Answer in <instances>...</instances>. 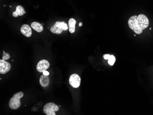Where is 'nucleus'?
Masks as SVG:
<instances>
[{"label": "nucleus", "instance_id": "nucleus-1", "mask_svg": "<svg viewBox=\"0 0 153 115\" xmlns=\"http://www.w3.org/2000/svg\"><path fill=\"white\" fill-rule=\"evenodd\" d=\"M150 22L147 17L144 14H139L138 16H132L128 20V24L129 28L135 33L140 35L149 25Z\"/></svg>", "mask_w": 153, "mask_h": 115}, {"label": "nucleus", "instance_id": "nucleus-2", "mask_svg": "<svg viewBox=\"0 0 153 115\" xmlns=\"http://www.w3.org/2000/svg\"><path fill=\"white\" fill-rule=\"evenodd\" d=\"M23 96V94L22 92H17L13 95L10 99L9 103V106L11 109L13 110L17 109L21 106L20 99Z\"/></svg>", "mask_w": 153, "mask_h": 115}, {"label": "nucleus", "instance_id": "nucleus-3", "mask_svg": "<svg viewBox=\"0 0 153 115\" xmlns=\"http://www.w3.org/2000/svg\"><path fill=\"white\" fill-rule=\"evenodd\" d=\"M68 29V25L67 23L64 22H57L51 28V32L56 34H60L63 32V30L66 31Z\"/></svg>", "mask_w": 153, "mask_h": 115}, {"label": "nucleus", "instance_id": "nucleus-4", "mask_svg": "<svg viewBox=\"0 0 153 115\" xmlns=\"http://www.w3.org/2000/svg\"><path fill=\"white\" fill-rule=\"evenodd\" d=\"M59 110V106L54 103H48L44 106L43 112L47 115H55V112Z\"/></svg>", "mask_w": 153, "mask_h": 115}, {"label": "nucleus", "instance_id": "nucleus-5", "mask_svg": "<svg viewBox=\"0 0 153 115\" xmlns=\"http://www.w3.org/2000/svg\"><path fill=\"white\" fill-rule=\"evenodd\" d=\"M69 82L71 86L74 88H78L80 85V77L77 74H73L70 77Z\"/></svg>", "mask_w": 153, "mask_h": 115}, {"label": "nucleus", "instance_id": "nucleus-6", "mask_svg": "<svg viewBox=\"0 0 153 115\" xmlns=\"http://www.w3.org/2000/svg\"><path fill=\"white\" fill-rule=\"evenodd\" d=\"M49 67V64L47 60H40L39 62L36 66V69L39 73H43L44 71L47 70Z\"/></svg>", "mask_w": 153, "mask_h": 115}, {"label": "nucleus", "instance_id": "nucleus-7", "mask_svg": "<svg viewBox=\"0 0 153 115\" xmlns=\"http://www.w3.org/2000/svg\"><path fill=\"white\" fill-rule=\"evenodd\" d=\"M11 65L9 62H7L5 60H0V74H6L10 70Z\"/></svg>", "mask_w": 153, "mask_h": 115}, {"label": "nucleus", "instance_id": "nucleus-8", "mask_svg": "<svg viewBox=\"0 0 153 115\" xmlns=\"http://www.w3.org/2000/svg\"><path fill=\"white\" fill-rule=\"evenodd\" d=\"M20 31L22 34L27 37H30L32 33L31 27L27 24H24L22 25Z\"/></svg>", "mask_w": 153, "mask_h": 115}, {"label": "nucleus", "instance_id": "nucleus-9", "mask_svg": "<svg viewBox=\"0 0 153 115\" xmlns=\"http://www.w3.org/2000/svg\"><path fill=\"white\" fill-rule=\"evenodd\" d=\"M25 13L23 7L22 6L19 5L17 7L15 12L13 13V16L14 17H17L18 16H21Z\"/></svg>", "mask_w": 153, "mask_h": 115}, {"label": "nucleus", "instance_id": "nucleus-10", "mask_svg": "<svg viewBox=\"0 0 153 115\" xmlns=\"http://www.w3.org/2000/svg\"><path fill=\"white\" fill-rule=\"evenodd\" d=\"M39 83L42 86L46 87L49 84V78L48 76L43 74L39 78Z\"/></svg>", "mask_w": 153, "mask_h": 115}, {"label": "nucleus", "instance_id": "nucleus-11", "mask_svg": "<svg viewBox=\"0 0 153 115\" xmlns=\"http://www.w3.org/2000/svg\"><path fill=\"white\" fill-rule=\"evenodd\" d=\"M31 26L33 29L37 32H41L43 30V27L41 24L36 22H33L31 23Z\"/></svg>", "mask_w": 153, "mask_h": 115}, {"label": "nucleus", "instance_id": "nucleus-12", "mask_svg": "<svg viewBox=\"0 0 153 115\" xmlns=\"http://www.w3.org/2000/svg\"><path fill=\"white\" fill-rule=\"evenodd\" d=\"M76 23V21L75 19L71 18L68 21V25H69V32L71 33H73L75 30V24Z\"/></svg>", "mask_w": 153, "mask_h": 115}, {"label": "nucleus", "instance_id": "nucleus-13", "mask_svg": "<svg viewBox=\"0 0 153 115\" xmlns=\"http://www.w3.org/2000/svg\"><path fill=\"white\" fill-rule=\"evenodd\" d=\"M116 62V57L113 55H111V57L108 60V62L110 66H113Z\"/></svg>", "mask_w": 153, "mask_h": 115}, {"label": "nucleus", "instance_id": "nucleus-14", "mask_svg": "<svg viewBox=\"0 0 153 115\" xmlns=\"http://www.w3.org/2000/svg\"><path fill=\"white\" fill-rule=\"evenodd\" d=\"M10 55L9 54L7 53H3V60H7L10 59Z\"/></svg>", "mask_w": 153, "mask_h": 115}, {"label": "nucleus", "instance_id": "nucleus-15", "mask_svg": "<svg viewBox=\"0 0 153 115\" xmlns=\"http://www.w3.org/2000/svg\"><path fill=\"white\" fill-rule=\"evenodd\" d=\"M111 55L110 54H105L103 55V58L105 60H108L111 57Z\"/></svg>", "mask_w": 153, "mask_h": 115}, {"label": "nucleus", "instance_id": "nucleus-16", "mask_svg": "<svg viewBox=\"0 0 153 115\" xmlns=\"http://www.w3.org/2000/svg\"><path fill=\"white\" fill-rule=\"evenodd\" d=\"M43 74L44 75H46V76H48V75H49V74L48 72L45 70L43 72Z\"/></svg>", "mask_w": 153, "mask_h": 115}, {"label": "nucleus", "instance_id": "nucleus-17", "mask_svg": "<svg viewBox=\"0 0 153 115\" xmlns=\"http://www.w3.org/2000/svg\"><path fill=\"white\" fill-rule=\"evenodd\" d=\"M82 25H83V23H82V22L80 23H79V26L81 27Z\"/></svg>", "mask_w": 153, "mask_h": 115}, {"label": "nucleus", "instance_id": "nucleus-18", "mask_svg": "<svg viewBox=\"0 0 153 115\" xmlns=\"http://www.w3.org/2000/svg\"><path fill=\"white\" fill-rule=\"evenodd\" d=\"M151 29H152V28H150V30H151Z\"/></svg>", "mask_w": 153, "mask_h": 115}, {"label": "nucleus", "instance_id": "nucleus-19", "mask_svg": "<svg viewBox=\"0 0 153 115\" xmlns=\"http://www.w3.org/2000/svg\"><path fill=\"white\" fill-rule=\"evenodd\" d=\"M136 36V35H134V36Z\"/></svg>", "mask_w": 153, "mask_h": 115}]
</instances>
